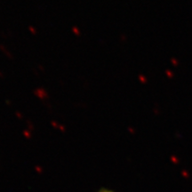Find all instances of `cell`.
<instances>
[{"instance_id": "cell-1", "label": "cell", "mask_w": 192, "mask_h": 192, "mask_svg": "<svg viewBox=\"0 0 192 192\" xmlns=\"http://www.w3.org/2000/svg\"><path fill=\"white\" fill-rule=\"evenodd\" d=\"M102 192H109V191H108V190H104V191H102Z\"/></svg>"}]
</instances>
